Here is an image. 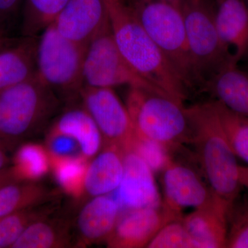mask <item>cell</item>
Returning <instances> with one entry per match:
<instances>
[{"mask_svg": "<svg viewBox=\"0 0 248 248\" xmlns=\"http://www.w3.org/2000/svg\"><path fill=\"white\" fill-rule=\"evenodd\" d=\"M119 50L139 74L183 104L190 90L138 20L125 0H106Z\"/></svg>", "mask_w": 248, "mask_h": 248, "instance_id": "obj_1", "label": "cell"}, {"mask_svg": "<svg viewBox=\"0 0 248 248\" xmlns=\"http://www.w3.org/2000/svg\"><path fill=\"white\" fill-rule=\"evenodd\" d=\"M191 128L190 144L195 149L205 180L214 193L231 205L239 196V168L211 102L186 108Z\"/></svg>", "mask_w": 248, "mask_h": 248, "instance_id": "obj_2", "label": "cell"}, {"mask_svg": "<svg viewBox=\"0 0 248 248\" xmlns=\"http://www.w3.org/2000/svg\"><path fill=\"white\" fill-rule=\"evenodd\" d=\"M60 98L37 76L0 92V144L14 151L58 111Z\"/></svg>", "mask_w": 248, "mask_h": 248, "instance_id": "obj_3", "label": "cell"}, {"mask_svg": "<svg viewBox=\"0 0 248 248\" xmlns=\"http://www.w3.org/2000/svg\"><path fill=\"white\" fill-rule=\"evenodd\" d=\"M125 106L139 138L159 142L172 155L190 144V120L182 104L151 90L129 87Z\"/></svg>", "mask_w": 248, "mask_h": 248, "instance_id": "obj_4", "label": "cell"}, {"mask_svg": "<svg viewBox=\"0 0 248 248\" xmlns=\"http://www.w3.org/2000/svg\"><path fill=\"white\" fill-rule=\"evenodd\" d=\"M125 2L188 89L202 90L180 7L163 0H125Z\"/></svg>", "mask_w": 248, "mask_h": 248, "instance_id": "obj_5", "label": "cell"}, {"mask_svg": "<svg viewBox=\"0 0 248 248\" xmlns=\"http://www.w3.org/2000/svg\"><path fill=\"white\" fill-rule=\"evenodd\" d=\"M86 46L62 35L53 24L38 36L36 76L60 100L80 97Z\"/></svg>", "mask_w": 248, "mask_h": 248, "instance_id": "obj_6", "label": "cell"}, {"mask_svg": "<svg viewBox=\"0 0 248 248\" xmlns=\"http://www.w3.org/2000/svg\"><path fill=\"white\" fill-rule=\"evenodd\" d=\"M184 16L189 49L202 84L223 67L236 63L221 42L215 23L214 0H184Z\"/></svg>", "mask_w": 248, "mask_h": 248, "instance_id": "obj_7", "label": "cell"}, {"mask_svg": "<svg viewBox=\"0 0 248 248\" xmlns=\"http://www.w3.org/2000/svg\"><path fill=\"white\" fill-rule=\"evenodd\" d=\"M83 79L84 86L89 87L113 89L128 86L143 88L169 96L130 66L116 45L110 25L88 44L83 65Z\"/></svg>", "mask_w": 248, "mask_h": 248, "instance_id": "obj_8", "label": "cell"}, {"mask_svg": "<svg viewBox=\"0 0 248 248\" xmlns=\"http://www.w3.org/2000/svg\"><path fill=\"white\" fill-rule=\"evenodd\" d=\"M79 99L97 124L104 145L126 150L136 135L128 108L113 89L84 86Z\"/></svg>", "mask_w": 248, "mask_h": 248, "instance_id": "obj_9", "label": "cell"}, {"mask_svg": "<svg viewBox=\"0 0 248 248\" xmlns=\"http://www.w3.org/2000/svg\"><path fill=\"white\" fill-rule=\"evenodd\" d=\"M162 174L163 203L177 217H183L185 208L196 210L227 203L214 193L195 170L184 163L172 159Z\"/></svg>", "mask_w": 248, "mask_h": 248, "instance_id": "obj_10", "label": "cell"}, {"mask_svg": "<svg viewBox=\"0 0 248 248\" xmlns=\"http://www.w3.org/2000/svg\"><path fill=\"white\" fill-rule=\"evenodd\" d=\"M123 213L106 242L108 248H146L165 225L182 218L166 208L163 202L159 206L135 209Z\"/></svg>", "mask_w": 248, "mask_h": 248, "instance_id": "obj_11", "label": "cell"}, {"mask_svg": "<svg viewBox=\"0 0 248 248\" xmlns=\"http://www.w3.org/2000/svg\"><path fill=\"white\" fill-rule=\"evenodd\" d=\"M122 213L162 204L155 173L138 154L124 151V174L117 190L112 192Z\"/></svg>", "mask_w": 248, "mask_h": 248, "instance_id": "obj_12", "label": "cell"}, {"mask_svg": "<svg viewBox=\"0 0 248 248\" xmlns=\"http://www.w3.org/2000/svg\"><path fill=\"white\" fill-rule=\"evenodd\" d=\"M53 25L67 38L87 45L110 25L106 0H68Z\"/></svg>", "mask_w": 248, "mask_h": 248, "instance_id": "obj_13", "label": "cell"}, {"mask_svg": "<svg viewBox=\"0 0 248 248\" xmlns=\"http://www.w3.org/2000/svg\"><path fill=\"white\" fill-rule=\"evenodd\" d=\"M112 194L94 197L80 210L76 221V246L107 242L122 214Z\"/></svg>", "mask_w": 248, "mask_h": 248, "instance_id": "obj_14", "label": "cell"}, {"mask_svg": "<svg viewBox=\"0 0 248 248\" xmlns=\"http://www.w3.org/2000/svg\"><path fill=\"white\" fill-rule=\"evenodd\" d=\"M215 23L235 63L248 54V5L246 0H214Z\"/></svg>", "mask_w": 248, "mask_h": 248, "instance_id": "obj_15", "label": "cell"}, {"mask_svg": "<svg viewBox=\"0 0 248 248\" xmlns=\"http://www.w3.org/2000/svg\"><path fill=\"white\" fill-rule=\"evenodd\" d=\"M37 40L21 36L0 50V92L36 76Z\"/></svg>", "mask_w": 248, "mask_h": 248, "instance_id": "obj_16", "label": "cell"}, {"mask_svg": "<svg viewBox=\"0 0 248 248\" xmlns=\"http://www.w3.org/2000/svg\"><path fill=\"white\" fill-rule=\"evenodd\" d=\"M48 133L61 134L73 138L78 143L81 155L89 159L94 157L104 145L97 124L82 104L71 107L60 114Z\"/></svg>", "mask_w": 248, "mask_h": 248, "instance_id": "obj_17", "label": "cell"}, {"mask_svg": "<svg viewBox=\"0 0 248 248\" xmlns=\"http://www.w3.org/2000/svg\"><path fill=\"white\" fill-rule=\"evenodd\" d=\"M229 206L222 203L210 208L196 209L182 217V223L199 248H226Z\"/></svg>", "mask_w": 248, "mask_h": 248, "instance_id": "obj_18", "label": "cell"}, {"mask_svg": "<svg viewBox=\"0 0 248 248\" xmlns=\"http://www.w3.org/2000/svg\"><path fill=\"white\" fill-rule=\"evenodd\" d=\"M104 146L89 162L86 172L85 193L93 197L112 193L123 177L124 150L115 145Z\"/></svg>", "mask_w": 248, "mask_h": 248, "instance_id": "obj_19", "label": "cell"}, {"mask_svg": "<svg viewBox=\"0 0 248 248\" xmlns=\"http://www.w3.org/2000/svg\"><path fill=\"white\" fill-rule=\"evenodd\" d=\"M236 65L230 63L221 68L205 81L203 90L230 110L248 117V75Z\"/></svg>", "mask_w": 248, "mask_h": 248, "instance_id": "obj_20", "label": "cell"}, {"mask_svg": "<svg viewBox=\"0 0 248 248\" xmlns=\"http://www.w3.org/2000/svg\"><path fill=\"white\" fill-rule=\"evenodd\" d=\"M71 224L64 218L50 216L32 222L13 248H56L72 246Z\"/></svg>", "mask_w": 248, "mask_h": 248, "instance_id": "obj_21", "label": "cell"}, {"mask_svg": "<svg viewBox=\"0 0 248 248\" xmlns=\"http://www.w3.org/2000/svg\"><path fill=\"white\" fill-rule=\"evenodd\" d=\"M10 169L18 182H38L50 172L46 147L35 142H22L15 149Z\"/></svg>", "mask_w": 248, "mask_h": 248, "instance_id": "obj_22", "label": "cell"}, {"mask_svg": "<svg viewBox=\"0 0 248 248\" xmlns=\"http://www.w3.org/2000/svg\"><path fill=\"white\" fill-rule=\"evenodd\" d=\"M50 171L54 179L68 197L81 199L85 193V179L89 159L83 155L59 156L50 154Z\"/></svg>", "mask_w": 248, "mask_h": 248, "instance_id": "obj_23", "label": "cell"}, {"mask_svg": "<svg viewBox=\"0 0 248 248\" xmlns=\"http://www.w3.org/2000/svg\"><path fill=\"white\" fill-rule=\"evenodd\" d=\"M53 195L38 182H12L0 187V218L45 204Z\"/></svg>", "mask_w": 248, "mask_h": 248, "instance_id": "obj_24", "label": "cell"}, {"mask_svg": "<svg viewBox=\"0 0 248 248\" xmlns=\"http://www.w3.org/2000/svg\"><path fill=\"white\" fill-rule=\"evenodd\" d=\"M68 0H25L21 17V36L36 37L53 24Z\"/></svg>", "mask_w": 248, "mask_h": 248, "instance_id": "obj_25", "label": "cell"}, {"mask_svg": "<svg viewBox=\"0 0 248 248\" xmlns=\"http://www.w3.org/2000/svg\"><path fill=\"white\" fill-rule=\"evenodd\" d=\"M54 211L53 205L45 203L0 218V248H13L29 225L50 216Z\"/></svg>", "mask_w": 248, "mask_h": 248, "instance_id": "obj_26", "label": "cell"}, {"mask_svg": "<svg viewBox=\"0 0 248 248\" xmlns=\"http://www.w3.org/2000/svg\"><path fill=\"white\" fill-rule=\"evenodd\" d=\"M211 103L235 155L248 164V117L235 113L217 101Z\"/></svg>", "mask_w": 248, "mask_h": 248, "instance_id": "obj_27", "label": "cell"}, {"mask_svg": "<svg viewBox=\"0 0 248 248\" xmlns=\"http://www.w3.org/2000/svg\"><path fill=\"white\" fill-rule=\"evenodd\" d=\"M226 248H248V200L236 199L228 210Z\"/></svg>", "mask_w": 248, "mask_h": 248, "instance_id": "obj_28", "label": "cell"}, {"mask_svg": "<svg viewBox=\"0 0 248 248\" xmlns=\"http://www.w3.org/2000/svg\"><path fill=\"white\" fill-rule=\"evenodd\" d=\"M181 218L165 225L150 241L146 248H200Z\"/></svg>", "mask_w": 248, "mask_h": 248, "instance_id": "obj_29", "label": "cell"}, {"mask_svg": "<svg viewBox=\"0 0 248 248\" xmlns=\"http://www.w3.org/2000/svg\"><path fill=\"white\" fill-rule=\"evenodd\" d=\"M126 150L138 154L154 173L162 172L172 159L170 152L164 145L153 140L139 138L137 135Z\"/></svg>", "mask_w": 248, "mask_h": 248, "instance_id": "obj_30", "label": "cell"}, {"mask_svg": "<svg viewBox=\"0 0 248 248\" xmlns=\"http://www.w3.org/2000/svg\"><path fill=\"white\" fill-rule=\"evenodd\" d=\"M25 0H0V35L11 37V32L20 25Z\"/></svg>", "mask_w": 248, "mask_h": 248, "instance_id": "obj_31", "label": "cell"}, {"mask_svg": "<svg viewBox=\"0 0 248 248\" xmlns=\"http://www.w3.org/2000/svg\"><path fill=\"white\" fill-rule=\"evenodd\" d=\"M46 148L50 154L59 156L75 155L79 148L73 138L61 134H47Z\"/></svg>", "mask_w": 248, "mask_h": 248, "instance_id": "obj_32", "label": "cell"}, {"mask_svg": "<svg viewBox=\"0 0 248 248\" xmlns=\"http://www.w3.org/2000/svg\"><path fill=\"white\" fill-rule=\"evenodd\" d=\"M8 151L4 146L0 144V172L9 169L11 166V158H10Z\"/></svg>", "mask_w": 248, "mask_h": 248, "instance_id": "obj_33", "label": "cell"}, {"mask_svg": "<svg viewBox=\"0 0 248 248\" xmlns=\"http://www.w3.org/2000/svg\"><path fill=\"white\" fill-rule=\"evenodd\" d=\"M16 181L17 180L15 178L10 167L9 169L4 170V171L0 172V187L5 185V184H8V183L16 182Z\"/></svg>", "mask_w": 248, "mask_h": 248, "instance_id": "obj_34", "label": "cell"}, {"mask_svg": "<svg viewBox=\"0 0 248 248\" xmlns=\"http://www.w3.org/2000/svg\"><path fill=\"white\" fill-rule=\"evenodd\" d=\"M239 179L241 186L248 188V166H239Z\"/></svg>", "mask_w": 248, "mask_h": 248, "instance_id": "obj_35", "label": "cell"}, {"mask_svg": "<svg viewBox=\"0 0 248 248\" xmlns=\"http://www.w3.org/2000/svg\"><path fill=\"white\" fill-rule=\"evenodd\" d=\"M15 38L16 37H5V36L0 35V50L11 43L15 40Z\"/></svg>", "mask_w": 248, "mask_h": 248, "instance_id": "obj_36", "label": "cell"}, {"mask_svg": "<svg viewBox=\"0 0 248 248\" xmlns=\"http://www.w3.org/2000/svg\"><path fill=\"white\" fill-rule=\"evenodd\" d=\"M163 1H167V2L176 5L177 6H180V5L182 4L184 0H163Z\"/></svg>", "mask_w": 248, "mask_h": 248, "instance_id": "obj_37", "label": "cell"}, {"mask_svg": "<svg viewBox=\"0 0 248 248\" xmlns=\"http://www.w3.org/2000/svg\"><path fill=\"white\" fill-rule=\"evenodd\" d=\"M246 2H247V4L248 5V0H246Z\"/></svg>", "mask_w": 248, "mask_h": 248, "instance_id": "obj_38", "label": "cell"}, {"mask_svg": "<svg viewBox=\"0 0 248 248\" xmlns=\"http://www.w3.org/2000/svg\"></svg>", "mask_w": 248, "mask_h": 248, "instance_id": "obj_39", "label": "cell"}]
</instances>
